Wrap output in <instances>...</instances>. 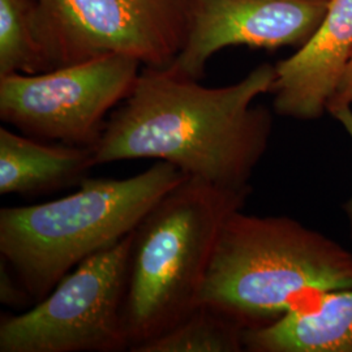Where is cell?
<instances>
[{
  "label": "cell",
  "mask_w": 352,
  "mask_h": 352,
  "mask_svg": "<svg viewBox=\"0 0 352 352\" xmlns=\"http://www.w3.org/2000/svg\"><path fill=\"white\" fill-rule=\"evenodd\" d=\"M274 78V65L264 63L232 85L208 88L168 68L142 67L106 123L96 164L155 160L217 188L251 193L273 126L254 101Z\"/></svg>",
  "instance_id": "1"
},
{
  "label": "cell",
  "mask_w": 352,
  "mask_h": 352,
  "mask_svg": "<svg viewBox=\"0 0 352 352\" xmlns=\"http://www.w3.org/2000/svg\"><path fill=\"white\" fill-rule=\"evenodd\" d=\"M241 210L221 230L200 304L247 330L270 325L327 291L352 289V252L337 240L289 217Z\"/></svg>",
  "instance_id": "2"
},
{
  "label": "cell",
  "mask_w": 352,
  "mask_h": 352,
  "mask_svg": "<svg viewBox=\"0 0 352 352\" xmlns=\"http://www.w3.org/2000/svg\"><path fill=\"white\" fill-rule=\"evenodd\" d=\"M187 176L155 161L126 179H88L60 199L0 210V256L34 304L88 257L133 232Z\"/></svg>",
  "instance_id": "3"
},
{
  "label": "cell",
  "mask_w": 352,
  "mask_h": 352,
  "mask_svg": "<svg viewBox=\"0 0 352 352\" xmlns=\"http://www.w3.org/2000/svg\"><path fill=\"white\" fill-rule=\"evenodd\" d=\"M250 195L186 177L142 219L135 230L123 308L131 351L199 307L221 230Z\"/></svg>",
  "instance_id": "4"
},
{
  "label": "cell",
  "mask_w": 352,
  "mask_h": 352,
  "mask_svg": "<svg viewBox=\"0 0 352 352\" xmlns=\"http://www.w3.org/2000/svg\"><path fill=\"white\" fill-rule=\"evenodd\" d=\"M135 231L88 257L21 315L1 317L0 352L129 349L124 299Z\"/></svg>",
  "instance_id": "5"
},
{
  "label": "cell",
  "mask_w": 352,
  "mask_h": 352,
  "mask_svg": "<svg viewBox=\"0 0 352 352\" xmlns=\"http://www.w3.org/2000/svg\"><path fill=\"white\" fill-rule=\"evenodd\" d=\"M141 67L109 54L37 75L0 76V118L34 139L96 148L107 115L129 96Z\"/></svg>",
  "instance_id": "6"
},
{
  "label": "cell",
  "mask_w": 352,
  "mask_h": 352,
  "mask_svg": "<svg viewBox=\"0 0 352 352\" xmlns=\"http://www.w3.org/2000/svg\"><path fill=\"white\" fill-rule=\"evenodd\" d=\"M193 0H38L52 69L118 54L167 68L183 49Z\"/></svg>",
  "instance_id": "7"
},
{
  "label": "cell",
  "mask_w": 352,
  "mask_h": 352,
  "mask_svg": "<svg viewBox=\"0 0 352 352\" xmlns=\"http://www.w3.org/2000/svg\"><path fill=\"white\" fill-rule=\"evenodd\" d=\"M330 0H193L184 46L171 72L201 80L209 59L230 46L300 47L315 34Z\"/></svg>",
  "instance_id": "8"
},
{
  "label": "cell",
  "mask_w": 352,
  "mask_h": 352,
  "mask_svg": "<svg viewBox=\"0 0 352 352\" xmlns=\"http://www.w3.org/2000/svg\"><path fill=\"white\" fill-rule=\"evenodd\" d=\"M352 52V0H330L327 13L298 51L274 65V111L295 120H316L327 111Z\"/></svg>",
  "instance_id": "9"
},
{
  "label": "cell",
  "mask_w": 352,
  "mask_h": 352,
  "mask_svg": "<svg viewBox=\"0 0 352 352\" xmlns=\"http://www.w3.org/2000/svg\"><path fill=\"white\" fill-rule=\"evenodd\" d=\"M244 351L352 352V289L327 291L270 325L247 329Z\"/></svg>",
  "instance_id": "10"
},
{
  "label": "cell",
  "mask_w": 352,
  "mask_h": 352,
  "mask_svg": "<svg viewBox=\"0 0 352 352\" xmlns=\"http://www.w3.org/2000/svg\"><path fill=\"white\" fill-rule=\"evenodd\" d=\"M96 164L94 148L21 136L0 128V195H37L81 183Z\"/></svg>",
  "instance_id": "11"
},
{
  "label": "cell",
  "mask_w": 352,
  "mask_h": 352,
  "mask_svg": "<svg viewBox=\"0 0 352 352\" xmlns=\"http://www.w3.org/2000/svg\"><path fill=\"white\" fill-rule=\"evenodd\" d=\"M50 69L39 32L38 0H0V76Z\"/></svg>",
  "instance_id": "12"
},
{
  "label": "cell",
  "mask_w": 352,
  "mask_h": 352,
  "mask_svg": "<svg viewBox=\"0 0 352 352\" xmlns=\"http://www.w3.org/2000/svg\"><path fill=\"white\" fill-rule=\"evenodd\" d=\"M245 329L232 318L200 304L175 327L133 352L244 351Z\"/></svg>",
  "instance_id": "13"
},
{
  "label": "cell",
  "mask_w": 352,
  "mask_h": 352,
  "mask_svg": "<svg viewBox=\"0 0 352 352\" xmlns=\"http://www.w3.org/2000/svg\"><path fill=\"white\" fill-rule=\"evenodd\" d=\"M10 266L1 260L0 265V300L8 307H30L34 300L30 298L24 286L19 282L14 274L10 273Z\"/></svg>",
  "instance_id": "14"
},
{
  "label": "cell",
  "mask_w": 352,
  "mask_h": 352,
  "mask_svg": "<svg viewBox=\"0 0 352 352\" xmlns=\"http://www.w3.org/2000/svg\"><path fill=\"white\" fill-rule=\"evenodd\" d=\"M352 104V52L347 65L340 77L338 87L327 104V113H330L340 107H346Z\"/></svg>",
  "instance_id": "15"
},
{
  "label": "cell",
  "mask_w": 352,
  "mask_h": 352,
  "mask_svg": "<svg viewBox=\"0 0 352 352\" xmlns=\"http://www.w3.org/2000/svg\"><path fill=\"white\" fill-rule=\"evenodd\" d=\"M331 115L334 119H337L340 123V126L344 128V131L347 132L349 138L352 142V110L351 106H346V107H340L334 111H331ZM344 213L347 217V222L350 227V234L352 236V196L349 199V201L344 204Z\"/></svg>",
  "instance_id": "16"
}]
</instances>
